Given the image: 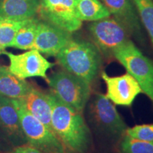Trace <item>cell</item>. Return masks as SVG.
I'll list each match as a JSON object with an SVG mask.
<instances>
[{
    "mask_svg": "<svg viewBox=\"0 0 153 153\" xmlns=\"http://www.w3.org/2000/svg\"><path fill=\"white\" fill-rule=\"evenodd\" d=\"M56 58L65 70L89 85L97 77L101 65L99 48L85 41L72 39L57 53Z\"/></svg>",
    "mask_w": 153,
    "mask_h": 153,
    "instance_id": "7a4b0ae2",
    "label": "cell"
},
{
    "mask_svg": "<svg viewBox=\"0 0 153 153\" xmlns=\"http://www.w3.org/2000/svg\"><path fill=\"white\" fill-rule=\"evenodd\" d=\"M38 22L34 17L30 19L27 24L19 30L10 47L20 50H31L37 33Z\"/></svg>",
    "mask_w": 153,
    "mask_h": 153,
    "instance_id": "d6986e66",
    "label": "cell"
},
{
    "mask_svg": "<svg viewBox=\"0 0 153 153\" xmlns=\"http://www.w3.org/2000/svg\"><path fill=\"white\" fill-rule=\"evenodd\" d=\"M74 7L76 16L82 22H96L111 16L100 0H75Z\"/></svg>",
    "mask_w": 153,
    "mask_h": 153,
    "instance_id": "2e32d148",
    "label": "cell"
},
{
    "mask_svg": "<svg viewBox=\"0 0 153 153\" xmlns=\"http://www.w3.org/2000/svg\"><path fill=\"white\" fill-rule=\"evenodd\" d=\"M113 56L136 80L142 91L153 103V62L143 54L131 40L118 48Z\"/></svg>",
    "mask_w": 153,
    "mask_h": 153,
    "instance_id": "5b68a950",
    "label": "cell"
},
{
    "mask_svg": "<svg viewBox=\"0 0 153 153\" xmlns=\"http://www.w3.org/2000/svg\"><path fill=\"white\" fill-rule=\"evenodd\" d=\"M72 39L71 32L45 21L38 22L32 49L49 56H56Z\"/></svg>",
    "mask_w": 153,
    "mask_h": 153,
    "instance_id": "8fae6325",
    "label": "cell"
},
{
    "mask_svg": "<svg viewBox=\"0 0 153 153\" xmlns=\"http://www.w3.org/2000/svg\"><path fill=\"white\" fill-rule=\"evenodd\" d=\"M3 54L8 57L9 71L20 79H26L30 77H41L48 80L47 71L53 66L35 49L22 54L15 55L4 51Z\"/></svg>",
    "mask_w": 153,
    "mask_h": 153,
    "instance_id": "ba28073f",
    "label": "cell"
},
{
    "mask_svg": "<svg viewBox=\"0 0 153 153\" xmlns=\"http://www.w3.org/2000/svg\"><path fill=\"white\" fill-rule=\"evenodd\" d=\"M124 153H153V141H144L126 135L121 142Z\"/></svg>",
    "mask_w": 153,
    "mask_h": 153,
    "instance_id": "44dd1931",
    "label": "cell"
},
{
    "mask_svg": "<svg viewBox=\"0 0 153 153\" xmlns=\"http://www.w3.org/2000/svg\"><path fill=\"white\" fill-rule=\"evenodd\" d=\"M38 8V0H0V16L19 20L33 18Z\"/></svg>",
    "mask_w": 153,
    "mask_h": 153,
    "instance_id": "9a60e30c",
    "label": "cell"
},
{
    "mask_svg": "<svg viewBox=\"0 0 153 153\" xmlns=\"http://www.w3.org/2000/svg\"><path fill=\"white\" fill-rule=\"evenodd\" d=\"M18 112L21 128L29 145L45 153H65V147L54 132L24 108L20 99H11Z\"/></svg>",
    "mask_w": 153,
    "mask_h": 153,
    "instance_id": "277c9868",
    "label": "cell"
},
{
    "mask_svg": "<svg viewBox=\"0 0 153 153\" xmlns=\"http://www.w3.org/2000/svg\"><path fill=\"white\" fill-rule=\"evenodd\" d=\"M0 124L10 133L22 132L18 112L11 99L0 95Z\"/></svg>",
    "mask_w": 153,
    "mask_h": 153,
    "instance_id": "e0dca14e",
    "label": "cell"
},
{
    "mask_svg": "<svg viewBox=\"0 0 153 153\" xmlns=\"http://www.w3.org/2000/svg\"><path fill=\"white\" fill-rule=\"evenodd\" d=\"M19 99L24 108L30 114L53 131L51 126L52 108L48 94L42 92L33 87L27 95Z\"/></svg>",
    "mask_w": 153,
    "mask_h": 153,
    "instance_id": "4fadbf2b",
    "label": "cell"
},
{
    "mask_svg": "<svg viewBox=\"0 0 153 153\" xmlns=\"http://www.w3.org/2000/svg\"><path fill=\"white\" fill-rule=\"evenodd\" d=\"M40 16L45 22L72 33L82 26L75 12V0H38Z\"/></svg>",
    "mask_w": 153,
    "mask_h": 153,
    "instance_id": "52a82bcc",
    "label": "cell"
},
{
    "mask_svg": "<svg viewBox=\"0 0 153 153\" xmlns=\"http://www.w3.org/2000/svg\"><path fill=\"white\" fill-rule=\"evenodd\" d=\"M30 19L19 20L0 16V48L1 51L10 47L19 30L27 24Z\"/></svg>",
    "mask_w": 153,
    "mask_h": 153,
    "instance_id": "ac0fdd59",
    "label": "cell"
},
{
    "mask_svg": "<svg viewBox=\"0 0 153 153\" xmlns=\"http://www.w3.org/2000/svg\"><path fill=\"white\" fill-rule=\"evenodd\" d=\"M95 45L106 55H113L116 49L130 41V31L115 17H106L89 26Z\"/></svg>",
    "mask_w": 153,
    "mask_h": 153,
    "instance_id": "8992f818",
    "label": "cell"
},
{
    "mask_svg": "<svg viewBox=\"0 0 153 153\" xmlns=\"http://www.w3.org/2000/svg\"><path fill=\"white\" fill-rule=\"evenodd\" d=\"M1 48H0V53H1Z\"/></svg>",
    "mask_w": 153,
    "mask_h": 153,
    "instance_id": "cb8c5ba5",
    "label": "cell"
},
{
    "mask_svg": "<svg viewBox=\"0 0 153 153\" xmlns=\"http://www.w3.org/2000/svg\"><path fill=\"white\" fill-rule=\"evenodd\" d=\"M52 108V129L65 148L76 153L87 152L91 143L90 131L82 113L70 108L48 93Z\"/></svg>",
    "mask_w": 153,
    "mask_h": 153,
    "instance_id": "6da1fadb",
    "label": "cell"
},
{
    "mask_svg": "<svg viewBox=\"0 0 153 153\" xmlns=\"http://www.w3.org/2000/svg\"><path fill=\"white\" fill-rule=\"evenodd\" d=\"M13 153H45L43 151L34 148L30 145H22L15 149Z\"/></svg>",
    "mask_w": 153,
    "mask_h": 153,
    "instance_id": "603a6c76",
    "label": "cell"
},
{
    "mask_svg": "<svg viewBox=\"0 0 153 153\" xmlns=\"http://www.w3.org/2000/svg\"><path fill=\"white\" fill-rule=\"evenodd\" d=\"M101 77L106 86V97L116 105L130 106L134 100L142 93L136 80L129 73L118 76H109L102 72Z\"/></svg>",
    "mask_w": 153,
    "mask_h": 153,
    "instance_id": "30bf717a",
    "label": "cell"
},
{
    "mask_svg": "<svg viewBox=\"0 0 153 153\" xmlns=\"http://www.w3.org/2000/svg\"><path fill=\"white\" fill-rule=\"evenodd\" d=\"M93 123L99 129L111 135L126 133L127 126L123 121L114 103L106 95L97 93L90 106Z\"/></svg>",
    "mask_w": 153,
    "mask_h": 153,
    "instance_id": "9c48e42d",
    "label": "cell"
},
{
    "mask_svg": "<svg viewBox=\"0 0 153 153\" xmlns=\"http://www.w3.org/2000/svg\"><path fill=\"white\" fill-rule=\"evenodd\" d=\"M113 15L128 29L132 35L142 39L140 19L133 0H100Z\"/></svg>",
    "mask_w": 153,
    "mask_h": 153,
    "instance_id": "7c38bea8",
    "label": "cell"
},
{
    "mask_svg": "<svg viewBox=\"0 0 153 153\" xmlns=\"http://www.w3.org/2000/svg\"><path fill=\"white\" fill-rule=\"evenodd\" d=\"M126 133L135 139L144 141H153V123L137 125L127 128Z\"/></svg>",
    "mask_w": 153,
    "mask_h": 153,
    "instance_id": "7402d4cb",
    "label": "cell"
},
{
    "mask_svg": "<svg viewBox=\"0 0 153 153\" xmlns=\"http://www.w3.org/2000/svg\"><path fill=\"white\" fill-rule=\"evenodd\" d=\"M153 45V0H133Z\"/></svg>",
    "mask_w": 153,
    "mask_h": 153,
    "instance_id": "ffe728a7",
    "label": "cell"
},
{
    "mask_svg": "<svg viewBox=\"0 0 153 153\" xmlns=\"http://www.w3.org/2000/svg\"><path fill=\"white\" fill-rule=\"evenodd\" d=\"M47 82L59 100L76 111H83L91 94L89 83L66 70L54 72Z\"/></svg>",
    "mask_w": 153,
    "mask_h": 153,
    "instance_id": "3957f363",
    "label": "cell"
},
{
    "mask_svg": "<svg viewBox=\"0 0 153 153\" xmlns=\"http://www.w3.org/2000/svg\"><path fill=\"white\" fill-rule=\"evenodd\" d=\"M33 86L24 79H19L9 71L8 67L0 66V95L11 99L24 98Z\"/></svg>",
    "mask_w": 153,
    "mask_h": 153,
    "instance_id": "5bb4252c",
    "label": "cell"
}]
</instances>
